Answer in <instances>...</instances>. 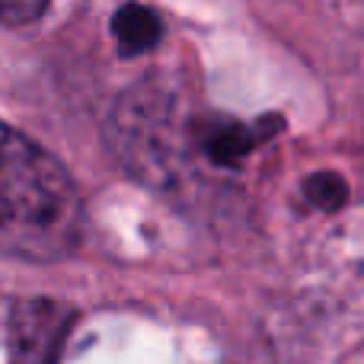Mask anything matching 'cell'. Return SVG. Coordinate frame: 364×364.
<instances>
[{
    "instance_id": "6da1fadb",
    "label": "cell",
    "mask_w": 364,
    "mask_h": 364,
    "mask_svg": "<svg viewBox=\"0 0 364 364\" xmlns=\"http://www.w3.org/2000/svg\"><path fill=\"white\" fill-rule=\"evenodd\" d=\"M83 237V201L70 173L23 132L0 122V252L55 262Z\"/></svg>"
},
{
    "instance_id": "7a4b0ae2",
    "label": "cell",
    "mask_w": 364,
    "mask_h": 364,
    "mask_svg": "<svg viewBox=\"0 0 364 364\" xmlns=\"http://www.w3.org/2000/svg\"><path fill=\"white\" fill-rule=\"evenodd\" d=\"M74 310L58 301H19L10 314V364H58Z\"/></svg>"
},
{
    "instance_id": "3957f363",
    "label": "cell",
    "mask_w": 364,
    "mask_h": 364,
    "mask_svg": "<svg viewBox=\"0 0 364 364\" xmlns=\"http://www.w3.org/2000/svg\"><path fill=\"white\" fill-rule=\"evenodd\" d=\"M112 36L119 42L122 55H138V51H147L164 38V23L160 16L151 10V6L141 4H125L115 10L112 16Z\"/></svg>"
},
{
    "instance_id": "277c9868",
    "label": "cell",
    "mask_w": 364,
    "mask_h": 364,
    "mask_svg": "<svg viewBox=\"0 0 364 364\" xmlns=\"http://www.w3.org/2000/svg\"><path fill=\"white\" fill-rule=\"evenodd\" d=\"M304 195L314 208H323V211H339L348 201V182L339 176V173H310L304 179Z\"/></svg>"
},
{
    "instance_id": "5b68a950",
    "label": "cell",
    "mask_w": 364,
    "mask_h": 364,
    "mask_svg": "<svg viewBox=\"0 0 364 364\" xmlns=\"http://www.w3.org/2000/svg\"><path fill=\"white\" fill-rule=\"evenodd\" d=\"M48 4H36V0H6L0 4V23L6 26H29L32 19L45 16Z\"/></svg>"
}]
</instances>
